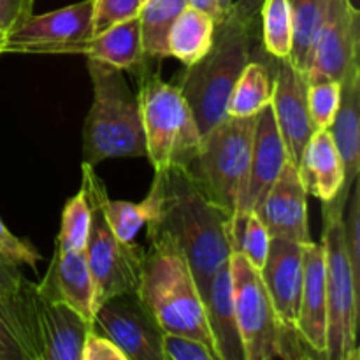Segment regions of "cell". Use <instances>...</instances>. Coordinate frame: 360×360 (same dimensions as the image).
<instances>
[{
    "instance_id": "obj_19",
    "label": "cell",
    "mask_w": 360,
    "mask_h": 360,
    "mask_svg": "<svg viewBox=\"0 0 360 360\" xmlns=\"http://www.w3.org/2000/svg\"><path fill=\"white\" fill-rule=\"evenodd\" d=\"M41 295L65 302L76 309L86 322L94 323L95 316V288L86 250H55L48 274L41 283L35 285Z\"/></svg>"
},
{
    "instance_id": "obj_25",
    "label": "cell",
    "mask_w": 360,
    "mask_h": 360,
    "mask_svg": "<svg viewBox=\"0 0 360 360\" xmlns=\"http://www.w3.org/2000/svg\"><path fill=\"white\" fill-rule=\"evenodd\" d=\"M217 21L204 11L186 6L169 34V53L183 65H192L202 58L213 44Z\"/></svg>"
},
{
    "instance_id": "obj_24",
    "label": "cell",
    "mask_w": 360,
    "mask_h": 360,
    "mask_svg": "<svg viewBox=\"0 0 360 360\" xmlns=\"http://www.w3.org/2000/svg\"><path fill=\"white\" fill-rule=\"evenodd\" d=\"M76 55L97 58L120 70H134L143 65L146 55L141 42L139 20L137 16L130 18L105 28L101 34L91 35L90 39H84L77 44Z\"/></svg>"
},
{
    "instance_id": "obj_20",
    "label": "cell",
    "mask_w": 360,
    "mask_h": 360,
    "mask_svg": "<svg viewBox=\"0 0 360 360\" xmlns=\"http://www.w3.org/2000/svg\"><path fill=\"white\" fill-rule=\"evenodd\" d=\"M32 290L0 292V360H41Z\"/></svg>"
},
{
    "instance_id": "obj_23",
    "label": "cell",
    "mask_w": 360,
    "mask_h": 360,
    "mask_svg": "<svg viewBox=\"0 0 360 360\" xmlns=\"http://www.w3.org/2000/svg\"><path fill=\"white\" fill-rule=\"evenodd\" d=\"M299 172L308 193H313L322 202H330L340 195L345 183V169L329 130H315L302 153Z\"/></svg>"
},
{
    "instance_id": "obj_33",
    "label": "cell",
    "mask_w": 360,
    "mask_h": 360,
    "mask_svg": "<svg viewBox=\"0 0 360 360\" xmlns=\"http://www.w3.org/2000/svg\"><path fill=\"white\" fill-rule=\"evenodd\" d=\"M141 4L143 0H94L91 35H97L112 25L136 18Z\"/></svg>"
},
{
    "instance_id": "obj_17",
    "label": "cell",
    "mask_w": 360,
    "mask_h": 360,
    "mask_svg": "<svg viewBox=\"0 0 360 360\" xmlns=\"http://www.w3.org/2000/svg\"><path fill=\"white\" fill-rule=\"evenodd\" d=\"M32 301L41 343V360H81L91 323L65 302L39 294L35 285Z\"/></svg>"
},
{
    "instance_id": "obj_5",
    "label": "cell",
    "mask_w": 360,
    "mask_h": 360,
    "mask_svg": "<svg viewBox=\"0 0 360 360\" xmlns=\"http://www.w3.org/2000/svg\"><path fill=\"white\" fill-rule=\"evenodd\" d=\"M143 120L146 158L155 171L188 169L200 148L195 118L176 83H165L158 72L144 67L137 91Z\"/></svg>"
},
{
    "instance_id": "obj_12",
    "label": "cell",
    "mask_w": 360,
    "mask_h": 360,
    "mask_svg": "<svg viewBox=\"0 0 360 360\" xmlns=\"http://www.w3.org/2000/svg\"><path fill=\"white\" fill-rule=\"evenodd\" d=\"M94 0L72 4L46 14H32L6 35L4 53L76 55L77 44L91 37Z\"/></svg>"
},
{
    "instance_id": "obj_36",
    "label": "cell",
    "mask_w": 360,
    "mask_h": 360,
    "mask_svg": "<svg viewBox=\"0 0 360 360\" xmlns=\"http://www.w3.org/2000/svg\"><path fill=\"white\" fill-rule=\"evenodd\" d=\"M81 360H127L123 352L104 334L91 329L86 334Z\"/></svg>"
},
{
    "instance_id": "obj_32",
    "label": "cell",
    "mask_w": 360,
    "mask_h": 360,
    "mask_svg": "<svg viewBox=\"0 0 360 360\" xmlns=\"http://www.w3.org/2000/svg\"><path fill=\"white\" fill-rule=\"evenodd\" d=\"M341 101V83L333 79L308 83V109L316 130L329 129Z\"/></svg>"
},
{
    "instance_id": "obj_28",
    "label": "cell",
    "mask_w": 360,
    "mask_h": 360,
    "mask_svg": "<svg viewBox=\"0 0 360 360\" xmlns=\"http://www.w3.org/2000/svg\"><path fill=\"white\" fill-rule=\"evenodd\" d=\"M288 4H290L292 23H294L290 62L294 63L295 69L306 74L309 55L326 16L329 0H288Z\"/></svg>"
},
{
    "instance_id": "obj_8",
    "label": "cell",
    "mask_w": 360,
    "mask_h": 360,
    "mask_svg": "<svg viewBox=\"0 0 360 360\" xmlns=\"http://www.w3.org/2000/svg\"><path fill=\"white\" fill-rule=\"evenodd\" d=\"M229 271L245 360L292 359L290 348H294L297 357H302L301 347H306L304 341L297 330L288 329L280 322L260 271L238 252L229 257Z\"/></svg>"
},
{
    "instance_id": "obj_43",
    "label": "cell",
    "mask_w": 360,
    "mask_h": 360,
    "mask_svg": "<svg viewBox=\"0 0 360 360\" xmlns=\"http://www.w3.org/2000/svg\"><path fill=\"white\" fill-rule=\"evenodd\" d=\"M2 53H4V49H2V48H0V55H2Z\"/></svg>"
},
{
    "instance_id": "obj_11",
    "label": "cell",
    "mask_w": 360,
    "mask_h": 360,
    "mask_svg": "<svg viewBox=\"0 0 360 360\" xmlns=\"http://www.w3.org/2000/svg\"><path fill=\"white\" fill-rule=\"evenodd\" d=\"M91 329L109 338L127 360H164V330L150 315L137 290L118 294L98 304Z\"/></svg>"
},
{
    "instance_id": "obj_2",
    "label": "cell",
    "mask_w": 360,
    "mask_h": 360,
    "mask_svg": "<svg viewBox=\"0 0 360 360\" xmlns=\"http://www.w3.org/2000/svg\"><path fill=\"white\" fill-rule=\"evenodd\" d=\"M257 23H243L231 14L214 27L213 44L202 58L186 65L178 86L195 118L200 136L227 116L229 97L257 46Z\"/></svg>"
},
{
    "instance_id": "obj_40",
    "label": "cell",
    "mask_w": 360,
    "mask_h": 360,
    "mask_svg": "<svg viewBox=\"0 0 360 360\" xmlns=\"http://www.w3.org/2000/svg\"><path fill=\"white\" fill-rule=\"evenodd\" d=\"M188 6L195 7V9L204 11V13L210 14L214 21H220V11H218V4L217 0H186Z\"/></svg>"
},
{
    "instance_id": "obj_6",
    "label": "cell",
    "mask_w": 360,
    "mask_h": 360,
    "mask_svg": "<svg viewBox=\"0 0 360 360\" xmlns=\"http://www.w3.org/2000/svg\"><path fill=\"white\" fill-rule=\"evenodd\" d=\"M255 116H225L204 134L199 151L188 165L200 192L231 217L246 185Z\"/></svg>"
},
{
    "instance_id": "obj_14",
    "label": "cell",
    "mask_w": 360,
    "mask_h": 360,
    "mask_svg": "<svg viewBox=\"0 0 360 360\" xmlns=\"http://www.w3.org/2000/svg\"><path fill=\"white\" fill-rule=\"evenodd\" d=\"M253 213L266 225L271 238L290 239L302 245L311 241L308 227V190L294 162H285L278 179Z\"/></svg>"
},
{
    "instance_id": "obj_1",
    "label": "cell",
    "mask_w": 360,
    "mask_h": 360,
    "mask_svg": "<svg viewBox=\"0 0 360 360\" xmlns=\"http://www.w3.org/2000/svg\"><path fill=\"white\" fill-rule=\"evenodd\" d=\"M148 195L153 204L148 243L169 245L181 253L204 301L214 274L232 253V217L200 192L188 169L155 171Z\"/></svg>"
},
{
    "instance_id": "obj_39",
    "label": "cell",
    "mask_w": 360,
    "mask_h": 360,
    "mask_svg": "<svg viewBox=\"0 0 360 360\" xmlns=\"http://www.w3.org/2000/svg\"><path fill=\"white\" fill-rule=\"evenodd\" d=\"M30 281L25 280L20 273V267L0 264V292H20L28 287Z\"/></svg>"
},
{
    "instance_id": "obj_21",
    "label": "cell",
    "mask_w": 360,
    "mask_h": 360,
    "mask_svg": "<svg viewBox=\"0 0 360 360\" xmlns=\"http://www.w3.org/2000/svg\"><path fill=\"white\" fill-rule=\"evenodd\" d=\"M329 134L345 169V183L340 195L348 197L360 172V69L341 83V101Z\"/></svg>"
},
{
    "instance_id": "obj_10",
    "label": "cell",
    "mask_w": 360,
    "mask_h": 360,
    "mask_svg": "<svg viewBox=\"0 0 360 360\" xmlns=\"http://www.w3.org/2000/svg\"><path fill=\"white\" fill-rule=\"evenodd\" d=\"M360 13L352 0H329L309 55L306 81L343 83L360 69Z\"/></svg>"
},
{
    "instance_id": "obj_9",
    "label": "cell",
    "mask_w": 360,
    "mask_h": 360,
    "mask_svg": "<svg viewBox=\"0 0 360 360\" xmlns=\"http://www.w3.org/2000/svg\"><path fill=\"white\" fill-rule=\"evenodd\" d=\"M86 199L91 207V220L84 250L94 280L97 309L105 299L137 290L146 250L134 241H120L109 229L97 200L88 195Z\"/></svg>"
},
{
    "instance_id": "obj_4",
    "label": "cell",
    "mask_w": 360,
    "mask_h": 360,
    "mask_svg": "<svg viewBox=\"0 0 360 360\" xmlns=\"http://www.w3.org/2000/svg\"><path fill=\"white\" fill-rule=\"evenodd\" d=\"M137 294L164 333L190 336L214 350L202 297L178 250L150 243Z\"/></svg>"
},
{
    "instance_id": "obj_31",
    "label": "cell",
    "mask_w": 360,
    "mask_h": 360,
    "mask_svg": "<svg viewBox=\"0 0 360 360\" xmlns=\"http://www.w3.org/2000/svg\"><path fill=\"white\" fill-rule=\"evenodd\" d=\"M91 207L83 190L70 197L62 211L60 232L56 238V248L72 252V250H84L90 232Z\"/></svg>"
},
{
    "instance_id": "obj_30",
    "label": "cell",
    "mask_w": 360,
    "mask_h": 360,
    "mask_svg": "<svg viewBox=\"0 0 360 360\" xmlns=\"http://www.w3.org/2000/svg\"><path fill=\"white\" fill-rule=\"evenodd\" d=\"M271 236L266 225L255 213L234 214L231 220V248L248 259L255 269L260 271L269 250Z\"/></svg>"
},
{
    "instance_id": "obj_38",
    "label": "cell",
    "mask_w": 360,
    "mask_h": 360,
    "mask_svg": "<svg viewBox=\"0 0 360 360\" xmlns=\"http://www.w3.org/2000/svg\"><path fill=\"white\" fill-rule=\"evenodd\" d=\"M260 6H262V0H234L227 14L243 23H257Z\"/></svg>"
},
{
    "instance_id": "obj_37",
    "label": "cell",
    "mask_w": 360,
    "mask_h": 360,
    "mask_svg": "<svg viewBox=\"0 0 360 360\" xmlns=\"http://www.w3.org/2000/svg\"><path fill=\"white\" fill-rule=\"evenodd\" d=\"M34 0H0V28L4 34H9L20 27L28 16H32Z\"/></svg>"
},
{
    "instance_id": "obj_27",
    "label": "cell",
    "mask_w": 360,
    "mask_h": 360,
    "mask_svg": "<svg viewBox=\"0 0 360 360\" xmlns=\"http://www.w3.org/2000/svg\"><path fill=\"white\" fill-rule=\"evenodd\" d=\"M271 98H273V70L269 69V63L250 60L232 88L227 115L239 116V118L255 116L267 104H271Z\"/></svg>"
},
{
    "instance_id": "obj_16",
    "label": "cell",
    "mask_w": 360,
    "mask_h": 360,
    "mask_svg": "<svg viewBox=\"0 0 360 360\" xmlns=\"http://www.w3.org/2000/svg\"><path fill=\"white\" fill-rule=\"evenodd\" d=\"M287 160V148L281 139L280 130H278L273 108L271 104H267L255 116L248 176H246L245 190H243L234 214L252 213L260 206Z\"/></svg>"
},
{
    "instance_id": "obj_29",
    "label": "cell",
    "mask_w": 360,
    "mask_h": 360,
    "mask_svg": "<svg viewBox=\"0 0 360 360\" xmlns=\"http://www.w3.org/2000/svg\"><path fill=\"white\" fill-rule=\"evenodd\" d=\"M259 18L260 39L266 55L276 60H290L294 23L288 0H262Z\"/></svg>"
},
{
    "instance_id": "obj_18",
    "label": "cell",
    "mask_w": 360,
    "mask_h": 360,
    "mask_svg": "<svg viewBox=\"0 0 360 360\" xmlns=\"http://www.w3.org/2000/svg\"><path fill=\"white\" fill-rule=\"evenodd\" d=\"M297 333L313 355L327 359L326 253L322 243L304 245V280L299 302Z\"/></svg>"
},
{
    "instance_id": "obj_34",
    "label": "cell",
    "mask_w": 360,
    "mask_h": 360,
    "mask_svg": "<svg viewBox=\"0 0 360 360\" xmlns=\"http://www.w3.org/2000/svg\"><path fill=\"white\" fill-rule=\"evenodd\" d=\"M162 354L164 360H218L213 348L202 341L172 333L162 334Z\"/></svg>"
},
{
    "instance_id": "obj_35",
    "label": "cell",
    "mask_w": 360,
    "mask_h": 360,
    "mask_svg": "<svg viewBox=\"0 0 360 360\" xmlns=\"http://www.w3.org/2000/svg\"><path fill=\"white\" fill-rule=\"evenodd\" d=\"M42 257L39 255L34 246L27 241H21L16 236L11 234L9 229L0 220V264L13 267H30L35 269Z\"/></svg>"
},
{
    "instance_id": "obj_13",
    "label": "cell",
    "mask_w": 360,
    "mask_h": 360,
    "mask_svg": "<svg viewBox=\"0 0 360 360\" xmlns=\"http://www.w3.org/2000/svg\"><path fill=\"white\" fill-rule=\"evenodd\" d=\"M273 108L288 160L299 167L306 146L315 134L308 109V81L304 72L295 69L290 60H273Z\"/></svg>"
},
{
    "instance_id": "obj_3",
    "label": "cell",
    "mask_w": 360,
    "mask_h": 360,
    "mask_svg": "<svg viewBox=\"0 0 360 360\" xmlns=\"http://www.w3.org/2000/svg\"><path fill=\"white\" fill-rule=\"evenodd\" d=\"M86 58L94 101L83 127V164L95 167L108 158L146 157L139 98L123 70Z\"/></svg>"
},
{
    "instance_id": "obj_7",
    "label": "cell",
    "mask_w": 360,
    "mask_h": 360,
    "mask_svg": "<svg viewBox=\"0 0 360 360\" xmlns=\"http://www.w3.org/2000/svg\"><path fill=\"white\" fill-rule=\"evenodd\" d=\"M348 197L323 202L322 245L326 253L327 359L357 360L360 288L354 280L343 241V211Z\"/></svg>"
},
{
    "instance_id": "obj_15",
    "label": "cell",
    "mask_w": 360,
    "mask_h": 360,
    "mask_svg": "<svg viewBox=\"0 0 360 360\" xmlns=\"http://www.w3.org/2000/svg\"><path fill=\"white\" fill-rule=\"evenodd\" d=\"M264 281L278 319L288 329L297 330L299 302L304 280V245L281 238H271L264 266Z\"/></svg>"
},
{
    "instance_id": "obj_44",
    "label": "cell",
    "mask_w": 360,
    "mask_h": 360,
    "mask_svg": "<svg viewBox=\"0 0 360 360\" xmlns=\"http://www.w3.org/2000/svg\"><path fill=\"white\" fill-rule=\"evenodd\" d=\"M143 2H144V0H143Z\"/></svg>"
},
{
    "instance_id": "obj_22",
    "label": "cell",
    "mask_w": 360,
    "mask_h": 360,
    "mask_svg": "<svg viewBox=\"0 0 360 360\" xmlns=\"http://www.w3.org/2000/svg\"><path fill=\"white\" fill-rule=\"evenodd\" d=\"M202 302L218 360H245L241 338L236 323L229 262H225L217 271L210 292Z\"/></svg>"
},
{
    "instance_id": "obj_26",
    "label": "cell",
    "mask_w": 360,
    "mask_h": 360,
    "mask_svg": "<svg viewBox=\"0 0 360 360\" xmlns=\"http://www.w3.org/2000/svg\"><path fill=\"white\" fill-rule=\"evenodd\" d=\"M186 0H144L137 13L141 27V42L146 58H167L169 34L183 9Z\"/></svg>"
},
{
    "instance_id": "obj_42",
    "label": "cell",
    "mask_w": 360,
    "mask_h": 360,
    "mask_svg": "<svg viewBox=\"0 0 360 360\" xmlns=\"http://www.w3.org/2000/svg\"><path fill=\"white\" fill-rule=\"evenodd\" d=\"M4 42H6V34H4V30L0 28V48L4 49Z\"/></svg>"
},
{
    "instance_id": "obj_41",
    "label": "cell",
    "mask_w": 360,
    "mask_h": 360,
    "mask_svg": "<svg viewBox=\"0 0 360 360\" xmlns=\"http://www.w3.org/2000/svg\"><path fill=\"white\" fill-rule=\"evenodd\" d=\"M217 4H218V11H220V21H221L225 16H227L229 11H231V6L234 4V0H217ZM220 21H218V23H220Z\"/></svg>"
}]
</instances>
